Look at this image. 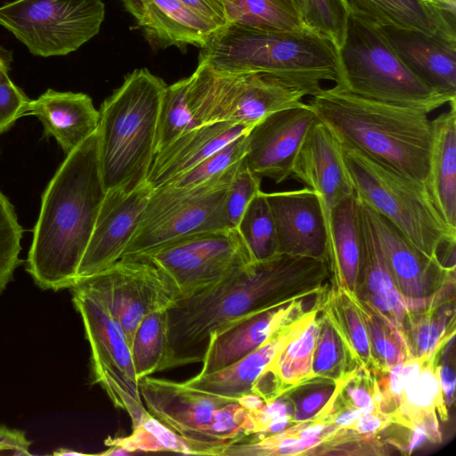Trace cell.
<instances>
[{
  "label": "cell",
  "instance_id": "9f6ffc18",
  "mask_svg": "<svg viewBox=\"0 0 456 456\" xmlns=\"http://www.w3.org/2000/svg\"><path fill=\"white\" fill-rule=\"evenodd\" d=\"M293 1L296 4L299 12H301L302 5H303V0H293Z\"/></svg>",
  "mask_w": 456,
  "mask_h": 456
},
{
  "label": "cell",
  "instance_id": "f1b7e54d",
  "mask_svg": "<svg viewBox=\"0 0 456 456\" xmlns=\"http://www.w3.org/2000/svg\"><path fill=\"white\" fill-rule=\"evenodd\" d=\"M327 233L330 284L356 296L362 257V214L355 193L333 208Z\"/></svg>",
  "mask_w": 456,
  "mask_h": 456
},
{
  "label": "cell",
  "instance_id": "4dcf8cb0",
  "mask_svg": "<svg viewBox=\"0 0 456 456\" xmlns=\"http://www.w3.org/2000/svg\"><path fill=\"white\" fill-rule=\"evenodd\" d=\"M405 310L399 331L410 358L428 356L444 340L455 335V281H447L420 306Z\"/></svg>",
  "mask_w": 456,
  "mask_h": 456
},
{
  "label": "cell",
  "instance_id": "bcb514c9",
  "mask_svg": "<svg viewBox=\"0 0 456 456\" xmlns=\"http://www.w3.org/2000/svg\"><path fill=\"white\" fill-rule=\"evenodd\" d=\"M30 101L10 77L0 80V134L27 115Z\"/></svg>",
  "mask_w": 456,
  "mask_h": 456
},
{
  "label": "cell",
  "instance_id": "30bf717a",
  "mask_svg": "<svg viewBox=\"0 0 456 456\" xmlns=\"http://www.w3.org/2000/svg\"><path fill=\"white\" fill-rule=\"evenodd\" d=\"M69 289L90 346L93 383L104 390L116 408L128 414L134 428L148 411L140 395L126 335L93 289L81 281Z\"/></svg>",
  "mask_w": 456,
  "mask_h": 456
},
{
  "label": "cell",
  "instance_id": "d6986e66",
  "mask_svg": "<svg viewBox=\"0 0 456 456\" xmlns=\"http://www.w3.org/2000/svg\"><path fill=\"white\" fill-rule=\"evenodd\" d=\"M291 177L318 195L328 232L333 208L355 192L343 161L340 144L322 123L318 122L305 137L294 162Z\"/></svg>",
  "mask_w": 456,
  "mask_h": 456
},
{
  "label": "cell",
  "instance_id": "60d3db41",
  "mask_svg": "<svg viewBox=\"0 0 456 456\" xmlns=\"http://www.w3.org/2000/svg\"><path fill=\"white\" fill-rule=\"evenodd\" d=\"M305 26L330 40L338 50L344 44L349 11L345 0H303Z\"/></svg>",
  "mask_w": 456,
  "mask_h": 456
},
{
  "label": "cell",
  "instance_id": "44dd1931",
  "mask_svg": "<svg viewBox=\"0 0 456 456\" xmlns=\"http://www.w3.org/2000/svg\"><path fill=\"white\" fill-rule=\"evenodd\" d=\"M317 302L297 319L284 323L262 345L234 363L210 373H198L183 384L191 388L238 400L250 394L259 376L284 346L295 338L318 312Z\"/></svg>",
  "mask_w": 456,
  "mask_h": 456
},
{
  "label": "cell",
  "instance_id": "ba28073f",
  "mask_svg": "<svg viewBox=\"0 0 456 456\" xmlns=\"http://www.w3.org/2000/svg\"><path fill=\"white\" fill-rule=\"evenodd\" d=\"M307 95L273 75L220 71L199 61L189 77L187 103L200 125L232 122L252 127L273 113L303 104Z\"/></svg>",
  "mask_w": 456,
  "mask_h": 456
},
{
  "label": "cell",
  "instance_id": "f907efd6",
  "mask_svg": "<svg viewBox=\"0 0 456 456\" xmlns=\"http://www.w3.org/2000/svg\"><path fill=\"white\" fill-rule=\"evenodd\" d=\"M29 441L21 430L0 425V452H9L12 455H31Z\"/></svg>",
  "mask_w": 456,
  "mask_h": 456
},
{
  "label": "cell",
  "instance_id": "ffe728a7",
  "mask_svg": "<svg viewBox=\"0 0 456 456\" xmlns=\"http://www.w3.org/2000/svg\"><path fill=\"white\" fill-rule=\"evenodd\" d=\"M310 297L259 311L211 335L199 373L224 369L257 348L281 325L311 309L315 303L308 306L306 299Z\"/></svg>",
  "mask_w": 456,
  "mask_h": 456
},
{
  "label": "cell",
  "instance_id": "d4e9b609",
  "mask_svg": "<svg viewBox=\"0 0 456 456\" xmlns=\"http://www.w3.org/2000/svg\"><path fill=\"white\" fill-rule=\"evenodd\" d=\"M250 128L232 122L197 126L155 155L146 183L152 190L171 183Z\"/></svg>",
  "mask_w": 456,
  "mask_h": 456
},
{
  "label": "cell",
  "instance_id": "d590c367",
  "mask_svg": "<svg viewBox=\"0 0 456 456\" xmlns=\"http://www.w3.org/2000/svg\"><path fill=\"white\" fill-rule=\"evenodd\" d=\"M318 313L319 310L269 365L284 383L292 387L312 377V362L319 333Z\"/></svg>",
  "mask_w": 456,
  "mask_h": 456
},
{
  "label": "cell",
  "instance_id": "8fae6325",
  "mask_svg": "<svg viewBox=\"0 0 456 456\" xmlns=\"http://www.w3.org/2000/svg\"><path fill=\"white\" fill-rule=\"evenodd\" d=\"M102 0H14L0 6V25L37 56H64L95 37Z\"/></svg>",
  "mask_w": 456,
  "mask_h": 456
},
{
  "label": "cell",
  "instance_id": "7402d4cb",
  "mask_svg": "<svg viewBox=\"0 0 456 456\" xmlns=\"http://www.w3.org/2000/svg\"><path fill=\"white\" fill-rule=\"evenodd\" d=\"M374 27L411 73L429 88L456 101V43L414 30Z\"/></svg>",
  "mask_w": 456,
  "mask_h": 456
},
{
  "label": "cell",
  "instance_id": "f546056e",
  "mask_svg": "<svg viewBox=\"0 0 456 456\" xmlns=\"http://www.w3.org/2000/svg\"><path fill=\"white\" fill-rule=\"evenodd\" d=\"M432 119V142L425 185L444 222L456 229V102Z\"/></svg>",
  "mask_w": 456,
  "mask_h": 456
},
{
  "label": "cell",
  "instance_id": "8d00e7d4",
  "mask_svg": "<svg viewBox=\"0 0 456 456\" xmlns=\"http://www.w3.org/2000/svg\"><path fill=\"white\" fill-rule=\"evenodd\" d=\"M189 77L167 86L159 108L155 142L156 154L185 133L200 126L187 103Z\"/></svg>",
  "mask_w": 456,
  "mask_h": 456
},
{
  "label": "cell",
  "instance_id": "b9f144b4",
  "mask_svg": "<svg viewBox=\"0 0 456 456\" xmlns=\"http://www.w3.org/2000/svg\"><path fill=\"white\" fill-rule=\"evenodd\" d=\"M22 232L13 206L0 191V294L22 263L20 258Z\"/></svg>",
  "mask_w": 456,
  "mask_h": 456
},
{
  "label": "cell",
  "instance_id": "5b68a950",
  "mask_svg": "<svg viewBox=\"0 0 456 456\" xmlns=\"http://www.w3.org/2000/svg\"><path fill=\"white\" fill-rule=\"evenodd\" d=\"M167 86L147 69H137L102 103L97 137L105 191L129 192L146 183L156 155L158 116Z\"/></svg>",
  "mask_w": 456,
  "mask_h": 456
},
{
  "label": "cell",
  "instance_id": "74e56055",
  "mask_svg": "<svg viewBox=\"0 0 456 456\" xmlns=\"http://www.w3.org/2000/svg\"><path fill=\"white\" fill-rule=\"evenodd\" d=\"M359 305L378 373L387 371L394 365L410 358L399 330L370 305L359 300Z\"/></svg>",
  "mask_w": 456,
  "mask_h": 456
},
{
  "label": "cell",
  "instance_id": "f5cc1de1",
  "mask_svg": "<svg viewBox=\"0 0 456 456\" xmlns=\"http://www.w3.org/2000/svg\"><path fill=\"white\" fill-rule=\"evenodd\" d=\"M13 61L12 53L0 45V80L9 77L11 64Z\"/></svg>",
  "mask_w": 456,
  "mask_h": 456
},
{
  "label": "cell",
  "instance_id": "277c9868",
  "mask_svg": "<svg viewBox=\"0 0 456 456\" xmlns=\"http://www.w3.org/2000/svg\"><path fill=\"white\" fill-rule=\"evenodd\" d=\"M199 61L226 72H258L293 83L313 96L323 81L338 84L337 47L309 28L270 31L228 25L201 49Z\"/></svg>",
  "mask_w": 456,
  "mask_h": 456
},
{
  "label": "cell",
  "instance_id": "d6a6232c",
  "mask_svg": "<svg viewBox=\"0 0 456 456\" xmlns=\"http://www.w3.org/2000/svg\"><path fill=\"white\" fill-rule=\"evenodd\" d=\"M228 25L270 31L307 28L293 0H222Z\"/></svg>",
  "mask_w": 456,
  "mask_h": 456
},
{
  "label": "cell",
  "instance_id": "7c38bea8",
  "mask_svg": "<svg viewBox=\"0 0 456 456\" xmlns=\"http://www.w3.org/2000/svg\"><path fill=\"white\" fill-rule=\"evenodd\" d=\"M142 256L166 274L178 300L219 283L253 261L237 229L196 233Z\"/></svg>",
  "mask_w": 456,
  "mask_h": 456
},
{
  "label": "cell",
  "instance_id": "db71d44e",
  "mask_svg": "<svg viewBox=\"0 0 456 456\" xmlns=\"http://www.w3.org/2000/svg\"><path fill=\"white\" fill-rule=\"evenodd\" d=\"M237 401L249 411L260 409L265 403L258 395L252 393L241 396Z\"/></svg>",
  "mask_w": 456,
  "mask_h": 456
},
{
  "label": "cell",
  "instance_id": "9a60e30c",
  "mask_svg": "<svg viewBox=\"0 0 456 456\" xmlns=\"http://www.w3.org/2000/svg\"><path fill=\"white\" fill-rule=\"evenodd\" d=\"M319 122L308 103L273 113L248 131L245 161L260 178L280 184L291 176L297 153Z\"/></svg>",
  "mask_w": 456,
  "mask_h": 456
},
{
  "label": "cell",
  "instance_id": "cb8c5ba5",
  "mask_svg": "<svg viewBox=\"0 0 456 456\" xmlns=\"http://www.w3.org/2000/svg\"><path fill=\"white\" fill-rule=\"evenodd\" d=\"M349 13L373 26L414 30L456 43V13L432 0H345Z\"/></svg>",
  "mask_w": 456,
  "mask_h": 456
},
{
  "label": "cell",
  "instance_id": "6da1fadb",
  "mask_svg": "<svg viewBox=\"0 0 456 456\" xmlns=\"http://www.w3.org/2000/svg\"><path fill=\"white\" fill-rule=\"evenodd\" d=\"M322 259L279 254L252 261L219 283L177 300L167 310V351L161 371L201 362L208 338L246 316L324 290Z\"/></svg>",
  "mask_w": 456,
  "mask_h": 456
},
{
  "label": "cell",
  "instance_id": "11a10c76",
  "mask_svg": "<svg viewBox=\"0 0 456 456\" xmlns=\"http://www.w3.org/2000/svg\"><path fill=\"white\" fill-rule=\"evenodd\" d=\"M452 12L456 13V0H432Z\"/></svg>",
  "mask_w": 456,
  "mask_h": 456
},
{
  "label": "cell",
  "instance_id": "9c48e42d",
  "mask_svg": "<svg viewBox=\"0 0 456 456\" xmlns=\"http://www.w3.org/2000/svg\"><path fill=\"white\" fill-rule=\"evenodd\" d=\"M240 162L195 185H165L152 190L122 256H146L187 236L231 229L224 216V201Z\"/></svg>",
  "mask_w": 456,
  "mask_h": 456
},
{
  "label": "cell",
  "instance_id": "4fadbf2b",
  "mask_svg": "<svg viewBox=\"0 0 456 456\" xmlns=\"http://www.w3.org/2000/svg\"><path fill=\"white\" fill-rule=\"evenodd\" d=\"M105 303L130 342L150 313L168 310L177 295L166 274L142 256H122L91 276L78 279Z\"/></svg>",
  "mask_w": 456,
  "mask_h": 456
},
{
  "label": "cell",
  "instance_id": "7a4b0ae2",
  "mask_svg": "<svg viewBox=\"0 0 456 456\" xmlns=\"http://www.w3.org/2000/svg\"><path fill=\"white\" fill-rule=\"evenodd\" d=\"M97 131L67 154L47 184L26 261L42 289L72 287L105 196Z\"/></svg>",
  "mask_w": 456,
  "mask_h": 456
},
{
  "label": "cell",
  "instance_id": "5bb4252c",
  "mask_svg": "<svg viewBox=\"0 0 456 456\" xmlns=\"http://www.w3.org/2000/svg\"><path fill=\"white\" fill-rule=\"evenodd\" d=\"M138 385L147 411L189 442L196 455L223 456L224 447L216 442L213 426L217 411L234 399L150 376Z\"/></svg>",
  "mask_w": 456,
  "mask_h": 456
},
{
  "label": "cell",
  "instance_id": "484cf974",
  "mask_svg": "<svg viewBox=\"0 0 456 456\" xmlns=\"http://www.w3.org/2000/svg\"><path fill=\"white\" fill-rule=\"evenodd\" d=\"M27 115L37 117L45 136L53 137L66 154L97 131L100 118L89 95L53 89L31 100Z\"/></svg>",
  "mask_w": 456,
  "mask_h": 456
},
{
  "label": "cell",
  "instance_id": "603a6c76",
  "mask_svg": "<svg viewBox=\"0 0 456 456\" xmlns=\"http://www.w3.org/2000/svg\"><path fill=\"white\" fill-rule=\"evenodd\" d=\"M147 38L161 47H206L221 30L179 0H122ZM223 29V28H222Z\"/></svg>",
  "mask_w": 456,
  "mask_h": 456
},
{
  "label": "cell",
  "instance_id": "2e32d148",
  "mask_svg": "<svg viewBox=\"0 0 456 456\" xmlns=\"http://www.w3.org/2000/svg\"><path fill=\"white\" fill-rule=\"evenodd\" d=\"M151 191L145 183L129 192L118 189L106 191L77 268V281L99 273L122 257Z\"/></svg>",
  "mask_w": 456,
  "mask_h": 456
},
{
  "label": "cell",
  "instance_id": "ee69618b",
  "mask_svg": "<svg viewBox=\"0 0 456 456\" xmlns=\"http://www.w3.org/2000/svg\"><path fill=\"white\" fill-rule=\"evenodd\" d=\"M337 385V381L310 379L285 393L293 405V422L315 418L332 398Z\"/></svg>",
  "mask_w": 456,
  "mask_h": 456
},
{
  "label": "cell",
  "instance_id": "52a82bcc",
  "mask_svg": "<svg viewBox=\"0 0 456 456\" xmlns=\"http://www.w3.org/2000/svg\"><path fill=\"white\" fill-rule=\"evenodd\" d=\"M338 85L356 95L428 114L452 101L426 86L397 57L380 32L349 13L338 49Z\"/></svg>",
  "mask_w": 456,
  "mask_h": 456
},
{
  "label": "cell",
  "instance_id": "e0dca14e",
  "mask_svg": "<svg viewBox=\"0 0 456 456\" xmlns=\"http://www.w3.org/2000/svg\"><path fill=\"white\" fill-rule=\"evenodd\" d=\"M266 198L275 224L279 253L327 262L326 221L316 192L305 186L266 193Z\"/></svg>",
  "mask_w": 456,
  "mask_h": 456
},
{
  "label": "cell",
  "instance_id": "7bdbcfd3",
  "mask_svg": "<svg viewBox=\"0 0 456 456\" xmlns=\"http://www.w3.org/2000/svg\"><path fill=\"white\" fill-rule=\"evenodd\" d=\"M248 133L220 148L194 168L167 185L175 187L195 185L211 179L238 163L244 159L247 152Z\"/></svg>",
  "mask_w": 456,
  "mask_h": 456
},
{
  "label": "cell",
  "instance_id": "836d02e7",
  "mask_svg": "<svg viewBox=\"0 0 456 456\" xmlns=\"http://www.w3.org/2000/svg\"><path fill=\"white\" fill-rule=\"evenodd\" d=\"M167 310L147 314L136 328L130 342V352L139 379L161 371L167 351Z\"/></svg>",
  "mask_w": 456,
  "mask_h": 456
},
{
  "label": "cell",
  "instance_id": "e575fe53",
  "mask_svg": "<svg viewBox=\"0 0 456 456\" xmlns=\"http://www.w3.org/2000/svg\"><path fill=\"white\" fill-rule=\"evenodd\" d=\"M253 261L279 255L278 240L266 192L261 190L244 211L236 228Z\"/></svg>",
  "mask_w": 456,
  "mask_h": 456
},
{
  "label": "cell",
  "instance_id": "f6af8a7d",
  "mask_svg": "<svg viewBox=\"0 0 456 456\" xmlns=\"http://www.w3.org/2000/svg\"><path fill=\"white\" fill-rule=\"evenodd\" d=\"M261 180L250 170L245 159H242L229 185L224 201V216L229 228H237L249 202L260 191Z\"/></svg>",
  "mask_w": 456,
  "mask_h": 456
},
{
  "label": "cell",
  "instance_id": "7dc6e473",
  "mask_svg": "<svg viewBox=\"0 0 456 456\" xmlns=\"http://www.w3.org/2000/svg\"><path fill=\"white\" fill-rule=\"evenodd\" d=\"M444 358L437 363L438 377L448 410L454 402L455 370H454V336L452 337L442 349Z\"/></svg>",
  "mask_w": 456,
  "mask_h": 456
},
{
  "label": "cell",
  "instance_id": "3957f363",
  "mask_svg": "<svg viewBox=\"0 0 456 456\" xmlns=\"http://www.w3.org/2000/svg\"><path fill=\"white\" fill-rule=\"evenodd\" d=\"M308 104L340 145L425 183L432 142L428 113L364 98L338 85L322 88Z\"/></svg>",
  "mask_w": 456,
  "mask_h": 456
},
{
  "label": "cell",
  "instance_id": "681fc988",
  "mask_svg": "<svg viewBox=\"0 0 456 456\" xmlns=\"http://www.w3.org/2000/svg\"><path fill=\"white\" fill-rule=\"evenodd\" d=\"M193 12L221 29L228 26L222 0H179Z\"/></svg>",
  "mask_w": 456,
  "mask_h": 456
},
{
  "label": "cell",
  "instance_id": "1f68e13d",
  "mask_svg": "<svg viewBox=\"0 0 456 456\" xmlns=\"http://www.w3.org/2000/svg\"><path fill=\"white\" fill-rule=\"evenodd\" d=\"M317 303L341 338L352 362L376 375L378 367L357 297L330 284L318 295Z\"/></svg>",
  "mask_w": 456,
  "mask_h": 456
},
{
  "label": "cell",
  "instance_id": "f35d334b",
  "mask_svg": "<svg viewBox=\"0 0 456 456\" xmlns=\"http://www.w3.org/2000/svg\"><path fill=\"white\" fill-rule=\"evenodd\" d=\"M105 445L119 446L133 454L142 452H171L196 455L191 444L160 423L149 412L131 435L105 440Z\"/></svg>",
  "mask_w": 456,
  "mask_h": 456
},
{
  "label": "cell",
  "instance_id": "816d5d0a",
  "mask_svg": "<svg viewBox=\"0 0 456 456\" xmlns=\"http://www.w3.org/2000/svg\"><path fill=\"white\" fill-rule=\"evenodd\" d=\"M391 423L388 417L384 415L380 411L376 410L367 414H363L350 428L359 434L366 436H378Z\"/></svg>",
  "mask_w": 456,
  "mask_h": 456
},
{
  "label": "cell",
  "instance_id": "c3c4849f",
  "mask_svg": "<svg viewBox=\"0 0 456 456\" xmlns=\"http://www.w3.org/2000/svg\"><path fill=\"white\" fill-rule=\"evenodd\" d=\"M291 388L293 387L284 383L281 377L268 366L254 383L251 393L258 395L265 403H268Z\"/></svg>",
  "mask_w": 456,
  "mask_h": 456
},
{
  "label": "cell",
  "instance_id": "4316f807",
  "mask_svg": "<svg viewBox=\"0 0 456 456\" xmlns=\"http://www.w3.org/2000/svg\"><path fill=\"white\" fill-rule=\"evenodd\" d=\"M360 203L362 257L355 295L359 300L370 305L399 330L406 311L403 297L397 289L379 239L361 200Z\"/></svg>",
  "mask_w": 456,
  "mask_h": 456
},
{
  "label": "cell",
  "instance_id": "83f0119b",
  "mask_svg": "<svg viewBox=\"0 0 456 456\" xmlns=\"http://www.w3.org/2000/svg\"><path fill=\"white\" fill-rule=\"evenodd\" d=\"M452 337L444 340L428 356L408 358L403 362L400 404L391 423L412 428L433 415L443 421L448 419L437 363L444 346Z\"/></svg>",
  "mask_w": 456,
  "mask_h": 456
},
{
  "label": "cell",
  "instance_id": "8992f818",
  "mask_svg": "<svg viewBox=\"0 0 456 456\" xmlns=\"http://www.w3.org/2000/svg\"><path fill=\"white\" fill-rule=\"evenodd\" d=\"M342 158L358 198L389 220L419 250L444 264L455 260L456 229L434 206L424 183L371 157L342 146Z\"/></svg>",
  "mask_w": 456,
  "mask_h": 456
},
{
  "label": "cell",
  "instance_id": "ab89813d",
  "mask_svg": "<svg viewBox=\"0 0 456 456\" xmlns=\"http://www.w3.org/2000/svg\"><path fill=\"white\" fill-rule=\"evenodd\" d=\"M318 324L311 379L337 381L359 367L352 362L338 333L320 309Z\"/></svg>",
  "mask_w": 456,
  "mask_h": 456
},
{
  "label": "cell",
  "instance_id": "ac0fdd59",
  "mask_svg": "<svg viewBox=\"0 0 456 456\" xmlns=\"http://www.w3.org/2000/svg\"><path fill=\"white\" fill-rule=\"evenodd\" d=\"M363 205L403 298H428L455 276V268H445L438 259L427 256L389 220Z\"/></svg>",
  "mask_w": 456,
  "mask_h": 456
}]
</instances>
